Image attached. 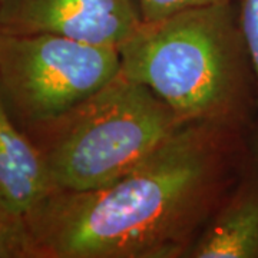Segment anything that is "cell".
<instances>
[{
  "instance_id": "cell-6",
  "label": "cell",
  "mask_w": 258,
  "mask_h": 258,
  "mask_svg": "<svg viewBox=\"0 0 258 258\" xmlns=\"http://www.w3.org/2000/svg\"><path fill=\"white\" fill-rule=\"evenodd\" d=\"M56 189L40 149L0 99V198L26 217Z\"/></svg>"
},
{
  "instance_id": "cell-10",
  "label": "cell",
  "mask_w": 258,
  "mask_h": 258,
  "mask_svg": "<svg viewBox=\"0 0 258 258\" xmlns=\"http://www.w3.org/2000/svg\"><path fill=\"white\" fill-rule=\"evenodd\" d=\"M137 2H138L142 20L152 22L174 15L181 10L211 6V5L234 3L235 0H137Z\"/></svg>"
},
{
  "instance_id": "cell-7",
  "label": "cell",
  "mask_w": 258,
  "mask_h": 258,
  "mask_svg": "<svg viewBox=\"0 0 258 258\" xmlns=\"http://www.w3.org/2000/svg\"><path fill=\"white\" fill-rule=\"evenodd\" d=\"M192 258H258V172L244 178L205 224Z\"/></svg>"
},
{
  "instance_id": "cell-8",
  "label": "cell",
  "mask_w": 258,
  "mask_h": 258,
  "mask_svg": "<svg viewBox=\"0 0 258 258\" xmlns=\"http://www.w3.org/2000/svg\"><path fill=\"white\" fill-rule=\"evenodd\" d=\"M0 258H36L25 217L0 198Z\"/></svg>"
},
{
  "instance_id": "cell-9",
  "label": "cell",
  "mask_w": 258,
  "mask_h": 258,
  "mask_svg": "<svg viewBox=\"0 0 258 258\" xmlns=\"http://www.w3.org/2000/svg\"><path fill=\"white\" fill-rule=\"evenodd\" d=\"M238 19L249 60L255 78L257 89V123H255V149L258 154V0H238Z\"/></svg>"
},
{
  "instance_id": "cell-2",
  "label": "cell",
  "mask_w": 258,
  "mask_h": 258,
  "mask_svg": "<svg viewBox=\"0 0 258 258\" xmlns=\"http://www.w3.org/2000/svg\"><path fill=\"white\" fill-rule=\"evenodd\" d=\"M120 74L145 85L184 120L242 131L257 89L234 3L144 22L118 49Z\"/></svg>"
},
{
  "instance_id": "cell-1",
  "label": "cell",
  "mask_w": 258,
  "mask_h": 258,
  "mask_svg": "<svg viewBox=\"0 0 258 258\" xmlns=\"http://www.w3.org/2000/svg\"><path fill=\"white\" fill-rule=\"evenodd\" d=\"M241 131L185 123L111 184L56 189L25 217L36 258H178L228 195Z\"/></svg>"
},
{
  "instance_id": "cell-11",
  "label": "cell",
  "mask_w": 258,
  "mask_h": 258,
  "mask_svg": "<svg viewBox=\"0 0 258 258\" xmlns=\"http://www.w3.org/2000/svg\"><path fill=\"white\" fill-rule=\"evenodd\" d=\"M5 3H6V0H0V9L3 8V5H5Z\"/></svg>"
},
{
  "instance_id": "cell-5",
  "label": "cell",
  "mask_w": 258,
  "mask_h": 258,
  "mask_svg": "<svg viewBox=\"0 0 258 258\" xmlns=\"http://www.w3.org/2000/svg\"><path fill=\"white\" fill-rule=\"evenodd\" d=\"M142 23L137 0H6L0 32L50 33L119 49Z\"/></svg>"
},
{
  "instance_id": "cell-3",
  "label": "cell",
  "mask_w": 258,
  "mask_h": 258,
  "mask_svg": "<svg viewBox=\"0 0 258 258\" xmlns=\"http://www.w3.org/2000/svg\"><path fill=\"white\" fill-rule=\"evenodd\" d=\"M182 125L149 88L119 72L86 101L28 135L57 189L88 191L125 175Z\"/></svg>"
},
{
  "instance_id": "cell-4",
  "label": "cell",
  "mask_w": 258,
  "mask_h": 258,
  "mask_svg": "<svg viewBox=\"0 0 258 258\" xmlns=\"http://www.w3.org/2000/svg\"><path fill=\"white\" fill-rule=\"evenodd\" d=\"M119 72L115 47L0 32V99L26 134L74 109Z\"/></svg>"
}]
</instances>
